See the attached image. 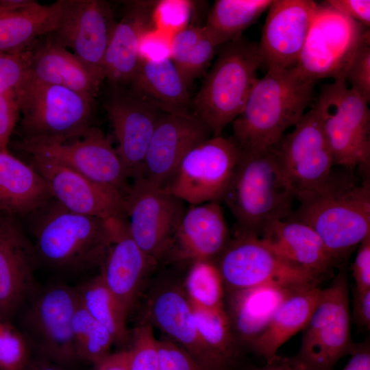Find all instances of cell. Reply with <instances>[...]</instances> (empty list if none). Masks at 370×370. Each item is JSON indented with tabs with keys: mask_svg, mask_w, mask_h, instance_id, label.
<instances>
[{
	"mask_svg": "<svg viewBox=\"0 0 370 370\" xmlns=\"http://www.w3.org/2000/svg\"><path fill=\"white\" fill-rule=\"evenodd\" d=\"M105 109L118 142L115 148L126 174L139 177L161 112L134 95L116 94Z\"/></svg>",
	"mask_w": 370,
	"mask_h": 370,
	"instance_id": "44dd1931",
	"label": "cell"
},
{
	"mask_svg": "<svg viewBox=\"0 0 370 370\" xmlns=\"http://www.w3.org/2000/svg\"><path fill=\"white\" fill-rule=\"evenodd\" d=\"M210 134L208 127L194 113L162 112L140 175L136 180L164 188L188 152L210 138Z\"/></svg>",
	"mask_w": 370,
	"mask_h": 370,
	"instance_id": "e0dca14e",
	"label": "cell"
},
{
	"mask_svg": "<svg viewBox=\"0 0 370 370\" xmlns=\"http://www.w3.org/2000/svg\"><path fill=\"white\" fill-rule=\"evenodd\" d=\"M156 262L131 238L122 217L116 221L114 238L100 265L99 275L128 313Z\"/></svg>",
	"mask_w": 370,
	"mask_h": 370,
	"instance_id": "d4e9b609",
	"label": "cell"
},
{
	"mask_svg": "<svg viewBox=\"0 0 370 370\" xmlns=\"http://www.w3.org/2000/svg\"><path fill=\"white\" fill-rule=\"evenodd\" d=\"M149 317L171 341L186 351L203 370H227L229 367L205 343L184 291L165 286L151 297Z\"/></svg>",
	"mask_w": 370,
	"mask_h": 370,
	"instance_id": "7402d4cb",
	"label": "cell"
},
{
	"mask_svg": "<svg viewBox=\"0 0 370 370\" xmlns=\"http://www.w3.org/2000/svg\"><path fill=\"white\" fill-rule=\"evenodd\" d=\"M250 370H308L295 356L293 357H283L275 356L267 360L266 363L260 367Z\"/></svg>",
	"mask_w": 370,
	"mask_h": 370,
	"instance_id": "f907efd6",
	"label": "cell"
},
{
	"mask_svg": "<svg viewBox=\"0 0 370 370\" xmlns=\"http://www.w3.org/2000/svg\"><path fill=\"white\" fill-rule=\"evenodd\" d=\"M301 286L267 285L228 291V308L225 310L237 342L250 347L282 303Z\"/></svg>",
	"mask_w": 370,
	"mask_h": 370,
	"instance_id": "83f0119b",
	"label": "cell"
},
{
	"mask_svg": "<svg viewBox=\"0 0 370 370\" xmlns=\"http://www.w3.org/2000/svg\"><path fill=\"white\" fill-rule=\"evenodd\" d=\"M319 4L311 0H274L258 48L267 67L289 69L299 60Z\"/></svg>",
	"mask_w": 370,
	"mask_h": 370,
	"instance_id": "d6986e66",
	"label": "cell"
},
{
	"mask_svg": "<svg viewBox=\"0 0 370 370\" xmlns=\"http://www.w3.org/2000/svg\"><path fill=\"white\" fill-rule=\"evenodd\" d=\"M369 29L324 4H319L295 71L316 82L343 79L354 53L369 42Z\"/></svg>",
	"mask_w": 370,
	"mask_h": 370,
	"instance_id": "30bf717a",
	"label": "cell"
},
{
	"mask_svg": "<svg viewBox=\"0 0 370 370\" xmlns=\"http://www.w3.org/2000/svg\"><path fill=\"white\" fill-rule=\"evenodd\" d=\"M227 291L260 286H296L320 281L277 256L260 238L235 234L216 262Z\"/></svg>",
	"mask_w": 370,
	"mask_h": 370,
	"instance_id": "4fadbf2b",
	"label": "cell"
},
{
	"mask_svg": "<svg viewBox=\"0 0 370 370\" xmlns=\"http://www.w3.org/2000/svg\"><path fill=\"white\" fill-rule=\"evenodd\" d=\"M224 286L219 268L214 261L191 262L185 280V293L189 301L206 308H225Z\"/></svg>",
	"mask_w": 370,
	"mask_h": 370,
	"instance_id": "8d00e7d4",
	"label": "cell"
},
{
	"mask_svg": "<svg viewBox=\"0 0 370 370\" xmlns=\"http://www.w3.org/2000/svg\"><path fill=\"white\" fill-rule=\"evenodd\" d=\"M31 78L45 84L63 86L95 99L102 81L75 54L48 36L30 49Z\"/></svg>",
	"mask_w": 370,
	"mask_h": 370,
	"instance_id": "f546056e",
	"label": "cell"
},
{
	"mask_svg": "<svg viewBox=\"0 0 370 370\" xmlns=\"http://www.w3.org/2000/svg\"><path fill=\"white\" fill-rule=\"evenodd\" d=\"M273 0H217L204 27L222 45L242 36L269 9Z\"/></svg>",
	"mask_w": 370,
	"mask_h": 370,
	"instance_id": "d6a6232c",
	"label": "cell"
},
{
	"mask_svg": "<svg viewBox=\"0 0 370 370\" xmlns=\"http://www.w3.org/2000/svg\"><path fill=\"white\" fill-rule=\"evenodd\" d=\"M318 284L301 286L279 306L264 331L249 347L264 360L277 355L278 349L308 322L321 295Z\"/></svg>",
	"mask_w": 370,
	"mask_h": 370,
	"instance_id": "1f68e13d",
	"label": "cell"
},
{
	"mask_svg": "<svg viewBox=\"0 0 370 370\" xmlns=\"http://www.w3.org/2000/svg\"><path fill=\"white\" fill-rule=\"evenodd\" d=\"M360 45L352 58L344 75L348 86L370 102V45Z\"/></svg>",
	"mask_w": 370,
	"mask_h": 370,
	"instance_id": "60d3db41",
	"label": "cell"
},
{
	"mask_svg": "<svg viewBox=\"0 0 370 370\" xmlns=\"http://www.w3.org/2000/svg\"><path fill=\"white\" fill-rule=\"evenodd\" d=\"M21 150L69 167L99 184L114 188L124 195L130 184L122 162L110 139L91 126L82 136L64 143H34L21 141Z\"/></svg>",
	"mask_w": 370,
	"mask_h": 370,
	"instance_id": "9a60e30c",
	"label": "cell"
},
{
	"mask_svg": "<svg viewBox=\"0 0 370 370\" xmlns=\"http://www.w3.org/2000/svg\"><path fill=\"white\" fill-rule=\"evenodd\" d=\"M41 210L34 230L38 262L64 272L101 265L112 243L119 217L103 219L76 213L56 201Z\"/></svg>",
	"mask_w": 370,
	"mask_h": 370,
	"instance_id": "277c9868",
	"label": "cell"
},
{
	"mask_svg": "<svg viewBox=\"0 0 370 370\" xmlns=\"http://www.w3.org/2000/svg\"><path fill=\"white\" fill-rule=\"evenodd\" d=\"M80 305L111 334L114 343L127 341V312L106 286L99 275L75 288Z\"/></svg>",
	"mask_w": 370,
	"mask_h": 370,
	"instance_id": "836d02e7",
	"label": "cell"
},
{
	"mask_svg": "<svg viewBox=\"0 0 370 370\" xmlns=\"http://www.w3.org/2000/svg\"><path fill=\"white\" fill-rule=\"evenodd\" d=\"M16 99L22 114V141L64 143L91 127L94 99L67 88L30 78Z\"/></svg>",
	"mask_w": 370,
	"mask_h": 370,
	"instance_id": "8992f818",
	"label": "cell"
},
{
	"mask_svg": "<svg viewBox=\"0 0 370 370\" xmlns=\"http://www.w3.org/2000/svg\"><path fill=\"white\" fill-rule=\"evenodd\" d=\"M52 198L47 182L32 165L0 151V213L15 217L36 213Z\"/></svg>",
	"mask_w": 370,
	"mask_h": 370,
	"instance_id": "f1b7e54d",
	"label": "cell"
},
{
	"mask_svg": "<svg viewBox=\"0 0 370 370\" xmlns=\"http://www.w3.org/2000/svg\"><path fill=\"white\" fill-rule=\"evenodd\" d=\"M156 4L129 1L125 14L116 22L103 61L104 77L112 85L132 84L136 77L142 61L140 42L150 29Z\"/></svg>",
	"mask_w": 370,
	"mask_h": 370,
	"instance_id": "cb8c5ba5",
	"label": "cell"
},
{
	"mask_svg": "<svg viewBox=\"0 0 370 370\" xmlns=\"http://www.w3.org/2000/svg\"><path fill=\"white\" fill-rule=\"evenodd\" d=\"M127 352L130 370H158V340L149 324H143L135 330Z\"/></svg>",
	"mask_w": 370,
	"mask_h": 370,
	"instance_id": "f35d334b",
	"label": "cell"
},
{
	"mask_svg": "<svg viewBox=\"0 0 370 370\" xmlns=\"http://www.w3.org/2000/svg\"><path fill=\"white\" fill-rule=\"evenodd\" d=\"M276 145L283 175L295 199L328 177L334 166L321 114L314 104Z\"/></svg>",
	"mask_w": 370,
	"mask_h": 370,
	"instance_id": "5bb4252c",
	"label": "cell"
},
{
	"mask_svg": "<svg viewBox=\"0 0 370 370\" xmlns=\"http://www.w3.org/2000/svg\"><path fill=\"white\" fill-rule=\"evenodd\" d=\"M73 337L79 361L95 365L108 355L114 339L109 331L79 303L72 321Z\"/></svg>",
	"mask_w": 370,
	"mask_h": 370,
	"instance_id": "d590c367",
	"label": "cell"
},
{
	"mask_svg": "<svg viewBox=\"0 0 370 370\" xmlns=\"http://www.w3.org/2000/svg\"><path fill=\"white\" fill-rule=\"evenodd\" d=\"M8 321H6L4 317H3L2 314L0 312V328L3 326V325Z\"/></svg>",
	"mask_w": 370,
	"mask_h": 370,
	"instance_id": "db71d44e",
	"label": "cell"
},
{
	"mask_svg": "<svg viewBox=\"0 0 370 370\" xmlns=\"http://www.w3.org/2000/svg\"><path fill=\"white\" fill-rule=\"evenodd\" d=\"M353 317L358 327L370 328V289L354 290Z\"/></svg>",
	"mask_w": 370,
	"mask_h": 370,
	"instance_id": "c3c4849f",
	"label": "cell"
},
{
	"mask_svg": "<svg viewBox=\"0 0 370 370\" xmlns=\"http://www.w3.org/2000/svg\"><path fill=\"white\" fill-rule=\"evenodd\" d=\"M205 32L204 27L185 26L173 35L170 46V58L179 70Z\"/></svg>",
	"mask_w": 370,
	"mask_h": 370,
	"instance_id": "ee69618b",
	"label": "cell"
},
{
	"mask_svg": "<svg viewBox=\"0 0 370 370\" xmlns=\"http://www.w3.org/2000/svg\"><path fill=\"white\" fill-rule=\"evenodd\" d=\"M315 104L323 117L334 165L352 171L358 169L369 177V103L343 79H336L321 87Z\"/></svg>",
	"mask_w": 370,
	"mask_h": 370,
	"instance_id": "52a82bcc",
	"label": "cell"
},
{
	"mask_svg": "<svg viewBox=\"0 0 370 370\" xmlns=\"http://www.w3.org/2000/svg\"><path fill=\"white\" fill-rule=\"evenodd\" d=\"M60 1L58 23L47 36L60 46L70 49L103 80V58L116 23L110 5L101 0Z\"/></svg>",
	"mask_w": 370,
	"mask_h": 370,
	"instance_id": "2e32d148",
	"label": "cell"
},
{
	"mask_svg": "<svg viewBox=\"0 0 370 370\" xmlns=\"http://www.w3.org/2000/svg\"><path fill=\"white\" fill-rule=\"evenodd\" d=\"M263 64L258 43L241 36L220 46L218 56L196 94V114L213 136L241 113Z\"/></svg>",
	"mask_w": 370,
	"mask_h": 370,
	"instance_id": "5b68a950",
	"label": "cell"
},
{
	"mask_svg": "<svg viewBox=\"0 0 370 370\" xmlns=\"http://www.w3.org/2000/svg\"><path fill=\"white\" fill-rule=\"evenodd\" d=\"M61 1L44 5L32 0H0V54L25 51L56 27Z\"/></svg>",
	"mask_w": 370,
	"mask_h": 370,
	"instance_id": "4316f807",
	"label": "cell"
},
{
	"mask_svg": "<svg viewBox=\"0 0 370 370\" xmlns=\"http://www.w3.org/2000/svg\"><path fill=\"white\" fill-rule=\"evenodd\" d=\"M31 349L21 330L6 321L0 328V370H25Z\"/></svg>",
	"mask_w": 370,
	"mask_h": 370,
	"instance_id": "74e56055",
	"label": "cell"
},
{
	"mask_svg": "<svg viewBox=\"0 0 370 370\" xmlns=\"http://www.w3.org/2000/svg\"><path fill=\"white\" fill-rule=\"evenodd\" d=\"M352 271L355 281L354 290L370 289V234L358 245Z\"/></svg>",
	"mask_w": 370,
	"mask_h": 370,
	"instance_id": "bcb514c9",
	"label": "cell"
},
{
	"mask_svg": "<svg viewBox=\"0 0 370 370\" xmlns=\"http://www.w3.org/2000/svg\"><path fill=\"white\" fill-rule=\"evenodd\" d=\"M220 46L205 28L204 34L178 70L187 86L204 71Z\"/></svg>",
	"mask_w": 370,
	"mask_h": 370,
	"instance_id": "b9f144b4",
	"label": "cell"
},
{
	"mask_svg": "<svg viewBox=\"0 0 370 370\" xmlns=\"http://www.w3.org/2000/svg\"><path fill=\"white\" fill-rule=\"evenodd\" d=\"M95 367V370H130L127 349L110 354Z\"/></svg>",
	"mask_w": 370,
	"mask_h": 370,
	"instance_id": "816d5d0a",
	"label": "cell"
},
{
	"mask_svg": "<svg viewBox=\"0 0 370 370\" xmlns=\"http://www.w3.org/2000/svg\"><path fill=\"white\" fill-rule=\"evenodd\" d=\"M230 235L220 203L192 205L186 209L166 254L190 262L217 260Z\"/></svg>",
	"mask_w": 370,
	"mask_h": 370,
	"instance_id": "603a6c76",
	"label": "cell"
},
{
	"mask_svg": "<svg viewBox=\"0 0 370 370\" xmlns=\"http://www.w3.org/2000/svg\"><path fill=\"white\" fill-rule=\"evenodd\" d=\"M239 154L232 138L213 136L188 152L164 188L190 206L220 203Z\"/></svg>",
	"mask_w": 370,
	"mask_h": 370,
	"instance_id": "8fae6325",
	"label": "cell"
},
{
	"mask_svg": "<svg viewBox=\"0 0 370 370\" xmlns=\"http://www.w3.org/2000/svg\"><path fill=\"white\" fill-rule=\"evenodd\" d=\"M21 317V330L38 357L71 367L79 362L72 321L77 305L75 288L52 283L31 296Z\"/></svg>",
	"mask_w": 370,
	"mask_h": 370,
	"instance_id": "9c48e42d",
	"label": "cell"
},
{
	"mask_svg": "<svg viewBox=\"0 0 370 370\" xmlns=\"http://www.w3.org/2000/svg\"><path fill=\"white\" fill-rule=\"evenodd\" d=\"M323 4L334 9L367 28H369V0H328L323 1Z\"/></svg>",
	"mask_w": 370,
	"mask_h": 370,
	"instance_id": "7dc6e473",
	"label": "cell"
},
{
	"mask_svg": "<svg viewBox=\"0 0 370 370\" xmlns=\"http://www.w3.org/2000/svg\"><path fill=\"white\" fill-rule=\"evenodd\" d=\"M275 147L260 151L239 149L222 200L235 219V234L260 238L275 221L293 216L295 195L283 175Z\"/></svg>",
	"mask_w": 370,
	"mask_h": 370,
	"instance_id": "3957f363",
	"label": "cell"
},
{
	"mask_svg": "<svg viewBox=\"0 0 370 370\" xmlns=\"http://www.w3.org/2000/svg\"><path fill=\"white\" fill-rule=\"evenodd\" d=\"M30 48L25 51L0 54V94L15 97L31 78Z\"/></svg>",
	"mask_w": 370,
	"mask_h": 370,
	"instance_id": "ab89813d",
	"label": "cell"
},
{
	"mask_svg": "<svg viewBox=\"0 0 370 370\" xmlns=\"http://www.w3.org/2000/svg\"><path fill=\"white\" fill-rule=\"evenodd\" d=\"M267 69L232 123V139L242 151L275 147L286 130L301 119L313 99L316 82L300 76L293 68Z\"/></svg>",
	"mask_w": 370,
	"mask_h": 370,
	"instance_id": "7a4b0ae2",
	"label": "cell"
},
{
	"mask_svg": "<svg viewBox=\"0 0 370 370\" xmlns=\"http://www.w3.org/2000/svg\"><path fill=\"white\" fill-rule=\"evenodd\" d=\"M32 166L47 182L53 198L65 208L103 219L124 217L125 195L53 160L32 156Z\"/></svg>",
	"mask_w": 370,
	"mask_h": 370,
	"instance_id": "ac0fdd59",
	"label": "cell"
},
{
	"mask_svg": "<svg viewBox=\"0 0 370 370\" xmlns=\"http://www.w3.org/2000/svg\"><path fill=\"white\" fill-rule=\"evenodd\" d=\"M186 209L182 199L141 180H133L125 195L128 233L156 262L167 254Z\"/></svg>",
	"mask_w": 370,
	"mask_h": 370,
	"instance_id": "7c38bea8",
	"label": "cell"
},
{
	"mask_svg": "<svg viewBox=\"0 0 370 370\" xmlns=\"http://www.w3.org/2000/svg\"><path fill=\"white\" fill-rule=\"evenodd\" d=\"M158 370H203L182 347L167 337L158 340Z\"/></svg>",
	"mask_w": 370,
	"mask_h": 370,
	"instance_id": "7bdbcfd3",
	"label": "cell"
},
{
	"mask_svg": "<svg viewBox=\"0 0 370 370\" xmlns=\"http://www.w3.org/2000/svg\"><path fill=\"white\" fill-rule=\"evenodd\" d=\"M260 238L283 260L319 281L338 265L317 232L293 218L275 221Z\"/></svg>",
	"mask_w": 370,
	"mask_h": 370,
	"instance_id": "484cf974",
	"label": "cell"
},
{
	"mask_svg": "<svg viewBox=\"0 0 370 370\" xmlns=\"http://www.w3.org/2000/svg\"><path fill=\"white\" fill-rule=\"evenodd\" d=\"M19 112L14 96L0 94V151H8V145Z\"/></svg>",
	"mask_w": 370,
	"mask_h": 370,
	"instance_id": "f6af8a7d",
	"label": "cell"
},
{
	"mask_svg": "<svg viewBox=\"0 0 370 370\" xmlns=\"http://www.w3.org/2000/svg\"><path fill=\"white\" fill-rule=\"evenodd\" d=\"M33 243L15 217L0 213V312L10 320L36 291Z\"/></svg>",
	"mask_w": 370,
	"mask_h": 370,
	"instance_id": "ffe728a7",
	"label": "cell"
},
{
	"mask_svg": "<svg viewBox=\"0 0 370 370\" xmlns=\"http://www.w3.org/2000/svg\"><path fill=\"white\" fill-rule=\"evenodd\" d=\"M347 171H332L321 185L298 196L291 217L317 232L338 265L370 234L369 177L358 182Z\"/></svg>",
	"mask_w": 370,
	"mask_h": 370,
	"instance_id": "6da1fadb",
	"label": "cell"
},
{
	"mask_svg": "<svg viewBox=\"0 0 370 370\" xmlns=\"http://www.w3.org/2000/svg\"><path fill=\"white\" fill-rule=\"evenodd\" d=\"M25 370H71L70 367L60 365L42 358H32Z\"/></svg>",
	"mask_w": 370,
	"mask_h": 370,
	"instance_id": "f5cc1de1",
	"label": "cell"
},
{
	"mask_svg": "<svg viewBox=\"0 0 370 370\" xmlns=\"http://www.w3.org/2000/svg\"><path fill=\"white\" fill-rule=\"evenodd\" d=\"M351 334L349 285L345 262L319 301L305 328L295 357L308 370H333L357 347Z\"/></svg>",
	"mask_w": 370,
	"mask_h": 370,
	"instance_id": "ba28073f",
	"label": "cell"
},
{
	"mask_svg": "<svg viewBox=\"0 0 370 370\" xmlns=\"http://www.w3.org/2000/svg\"><path fill=\"white\" fill-rule=\"evenodd\" d=\"M347 365L341 370H370V345L367 339L358 343Z\"/></svg>",
	"mask_w": 370,
	"mask_h": 370,
	"instance_id": "681fc988",
	"label": "cell"
},
{
	"mask_svg": "<svg viewBox=\"0 0 370 370\" xmlns=\"http://www.w3.org/2000/svg\"><path fill=\"white\" fill-rule=\"evenodd\" d=\"M131 84L134 97L161 112L190 113L188 86L170 56L143 58Z\"/></svg>",
	"mask_w": 370,
	"mask_h": 370,
	"instance_id": "4dcf8cb0",
	"label": "cell"
},
{
	"mask_svg": "<svg viewBox=\"0 0 370 370\" xmlns=\"http://www.w3.org/2000/svg\"><path fill=\"white\" fill-rule=\"evenodd\" d=\"M190 304L204 341L230 367L237 355L238 342L225 308H206Z\"/></svg>",
	"mask_w": 370,
	"mask_h": 370,
	"instance_id": "e575fe53",
	"label": "cell"
}]
</instances>
